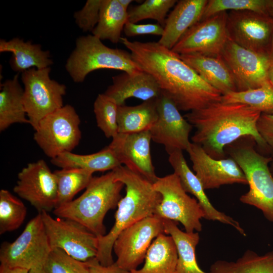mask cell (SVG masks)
<instances>
[{
  "label": "cell",
  "instance_id": "1",
  "mask_svg": "<svg viewBox=\"0 0 273 273\" xmlns=\"http://www.w3.org/2000/svg\"><path fill=\"white\" fill-rule=\"evenodd\" d=\"M120 42L141 69L153 77L161 94L179 111L197 110L221 101V93L171 50L156 41H132L121 37Z\"/></svg>",
  "mask_w": 273,
  "mask_h": 273
},
{
  "label": "cell",
  "instance_id": "2",
  "mask_svg": "<svg viewBox=\"0 0 273 273\" xmlns=\"http://www.w3.org/2000/svg\"><path fill=\"white\" fill-rule=\"evenodd\" d=\"M261 112L241 104L221 101L189 112L187 120L196 130L191 138L211 157L224 158V148L241 138H252L261 148L269 149L257 129Z\"/></svg>",
  "mask_w": 273,
  "mask_h": 273
},
{
  "label": "cell",
  "instance_id": "3",
  "mask_svg": "<svg viewBox=\"0 0 273 273\" xmlns=\"http://www.w3.org/2000/svg\"><path fill=\"white\" fill-rule=\"evenodd\" d=\"M116 179L125 186L126 194L119 201L115 215V223L109 232L98 238L99 245L96 258L104 266L114 261L112 252L113 244L119 234L138 221L154 214L160 203L161 194L153 184L142 175L122 165L112 170Z\"/></svg>",
  "mask_w": 273,
  "mask_h": 273
},
{
  "label": "cell",
  "instance_id": "4",
  "mask_svg": "<svg viewBox=\"0 0 273 273\" xmlns=\"http://www.w3.org/2000/svg\"><path fill=\"white\" fill-rule=\"evenodd\" d=\"M124 186L116 179L114 170L93 176L81 196L55 208L53 213L59 217L80 223L101 237L106 235L105 216L109 210L117 206Z\"/></svg>",
  "mask_w": 273,
  "mask_h": 273
},
{
  "label": "cell",
  "instance_id": "5",
  "mask_svg": "<svg viewBox=\"0 0 273 273\" xmlns=\"http://www.w3.org/2000/svg\"><path fill=\"white\" fill-rule=\"evenodd\" d=\"M234 143L229 154L243 171L249 186V190L241 196L240 201L258 209L273 222V175L269 168L272 157L257 152L253 139Z\"/></svg>",
  "mask_w": 273,
  "mask_h": 273
},
{
  "label": "cell",
  "instance_id": "6",
  "mask_svg": "<svg viewBox=\"0 0 273 273\" xmlns=\"http://www.w3.org/2000/svg\"><path fill=\"white\" fill-rule=\"evenodd\" d=\"M65 69L74 82H83L90 72L101 69L121 70L130 74L143 71L130 52L105 45L93 34L81 36L67 60Z\"/></svg>",
  "mask_w": 273,
  "mask_h": 273
},
{
  "label": "cell",
  "instance_id": "7",
  "mask_svg": "<svg viewBox=\"0 0 273 273\" xmlns=\"http://www.w3.org/2000/svg\"><path fill=\"white\" fill-rule=\"evenodd\" d=\"M51 70L33 68L21 73L24 106L34 130L42 118L64 106L66 86L51 78Z\"/></svg>",
  "mask_w": 273,
  "mask_h": 273
},
{
  "label": "cell",
  "instance_id": "8",
  "mask_svg": "<svg viewBox=\"0 0 273 273\" xmlns=\"http://www.w3.org/2000/svg\"><path fill=\"white\" fill-rule=\"evenodd\" d=\"M153 186L162 197L154 215L181 223L187 233L202 231L203 210L198 201L184 190L175 173L158 177Z\"/></svg>",
  "mask_w": 273,
  "mask_h": 273
},
{
  "label": "cell",
  "instance_id": "9",
  "mask_svg": "<svg viewBox=\"0 0 273 273\" xmlns=\"http://www.w3.org/2000/svg\"><path fill=\"white\" fill-rule=\"evenodd\" d=\"M80 123L75 108L66 105L40 121L34 140L48 157L54 158L78 146L81 137Z\"/></svg>",
  "mask_w": 273,
  "mask_h": 273
},
{
  "label": "cell",
  "instance_id": "10",
  "mask_svg": "<svg viewBox=\"0 0 273 273\" xmlns=\"http://www.w3.org/2000/svg\"><path fill=\"white\" fill-rule=\"evenodd\" d=\"M51 250L41 214L39 213L29 221L14 242L2 244L1 264L29 270L43 268Z\"/></svg>",
  "mask_w": 273,
  "mask_h": 273
},
{
  "label": "cell",
  "instance_id": "11",
  "mask_svg": "<svg viewBox=\"0 0 273 273\" xmlns=\"http://www.w3.org/2000/svg\"><path fill=\"white\" fill-rule=\"evenodd\" d=\"M41 214L52 249H62L74 258L84 262L96 257L99 239L95 234L73 220L54 219L47 212Z\"/></svg>",
  "mask_w": 273,
  "mask_h": 273
},
{
  "label": "cell",
  "instance_id": "12",
  "mask_svg": "<svg viewBox=\"0 0 273 273\" xmlns=\"http://www.w3.org/2000/svg\"><path fill=\"white\" fill-rule=\"evenodd\" d=\"M164 233L162 218L154 215L146 217L123 230L113 244L115 262L128 271L136 269L144 261L154 240Z\"/></svg>",
  "mask_w": 273,
  "mask_h": 273
},
{
  "label": "cell",
  "instance_id": "13",
  "mask_svg": "<svg viewBox=\"0 0 273 273\" xmlns=\"http://www.w3.org/2000/svg\"><path fill=\"white\" fill-rule=\"evenodd\" d=\"M17 177L13 191L20 197L30 203L39 213L54 210L57 199V179L44 160L28 163Z\"/></svg>",
  "mask_w": 273,
  "mask_h": 273
},
{
  "label": "cell",
  "instance_id": "14",
  "mask_svg": "<svg viewBox=\"0 0 273 273\" xmlns=\"http://www.w3.org/2000/svg\"><path fill=\"white\" fill-rule=\"evenodd\" d=\"M220 57L231 72L237 91L259 87L269 82L271 63L268 54L246 49L229 38Z\"/></svg>",
  "mask_w": 273,
  "mask_h": 273
},
{
  "label": "cell",
  "instance_id": "15",
  "mask_svg": "<svg viewBox=\"0 0 273 273\" xmlns=\"http://www.w3.org/2000/svg\"><path fill=\"white\" fill-rule=\"evenodd\" d=\"M227 17V12H222L200 21L183 35L171 50L179 55L220 56L229 39Z\"/></svg>",
  "mask_w": 273,
  "mask_h": 273
},
{
  "label": "cell",
  "instance_id": "16",
  "mask_svg": "<svg viewBox=\"0 0 273 273\" xmlns=\"http://www.w3.org/2000/svg\"><path fill=\"white\" fill-rule=\"evenodd\" d=\"M226 28L229 39L246 49L266 54L273 33V18L251 11H230Z\"/></svg>",
  "mask_w": 273,
  "mask_h": 273
},
{
  "label": "cell",
  "instance_id": "17",
  "mask_svg": "<svg viewBox=\"0 0 273 273\" xmlns=\"http://www.w3.org/2000/svg\"><path fill=\"white\" fill-rule=\"evenodd\" d=\"M156 101L158 117L149 130L152 140L163 145L168 155L177 150L187 151L193 125L168 97L161 94Z\"/></svg>",
  "mask_w": 273,
  "mask_h": 273
},
{
  "label": "cell",
  "instance_id": "18",
  "mask_svg": "<svg viewBox=\"0 0 273 273\" xmlns=\"http://www.w3.org/2000/svg\"><path fill=\"white\" fill-rule=\"evenodd\" d=\"M195 173L205 190L225 185H248L244 173L231 158L216 159L196 144L191 143L187 150Z\"/></svg>",
  "mask_w": 273,
  "mask_h": 273
},
{
  "label": "cell",
  "instance_id": "19",
  "mask_svg": "<svg viewBox=\"0 0 273 273\" xmlns=\"http://www.w3.org/2000/svg\"><path fill=\"white\" fill-rule=\"evenodd\" d=\"M149 130L118 133L108 146L121 164L153 184L158 177L155 171L151 152Z\"/></svg>",
  "mask_w": 273,
  "mask_h": 273
},
{
  "label": "cell",
  "instance_id": "20",
  "mask_svg": "<svg viewBox=\"0 0 273 273\" xmlns=\"http://www.w3.org/2000/svg\"><path fill=\"white\" fill-rule=\"evenodd\" d=\"M168 161L174 173L179 177L184 190L193 195L201 205L205 219L229 225L243 237L246 236V232L238 221L219 211L211 204L200 180L188 166L183 151L177 150L169 154Z\"/></svg>",
  "mask_w": 273,
  "mask_h": 273
},
{
  "label": "cell",
  "instance_id": "21",
  "mask_svg": "<svg viewBox=\"0 0 273 273\" xmlns=\"http://www.w3.org/2000/svg\"><path fill=\"white\" fill-rule=\"evenodd\" d=\"M112 82L104 94L113 99L118 106L124 105L129 98L146 101L157 99L161 94L153 77L144 71L134 74L123 72L113 76Z\"/></svg>",
  "mask_w": 273,
  "mask_h": 273
},
{
  "label": "cell",
  "instance_id": "22",
  "mask_svg": "<svg viewBox=\"0 0 273 273\" xmlns=\"http://www.w3.org/2000/svg\"><path fill=\"white\" fill-rule=\"evenodd\" d=\"M208 0H180L166 19L164 32L158 41L171 50L183 35L199 22Z\"/></svg>",
  "mask_w": 273,
  "mask_h": 273
},
{
  "label": "cell",
  "instance_id": "23",
  "mask_svg": "<svg viewBox=\"0 0 273 273\" xmlns=\"http://www.w3.org/2000/svg\"><path fill=\"white\" fill-rule=\"evenodd\" d=\"M180 58L222 95L237 91L234 78L220 56L198 54L180 55Z\"/></svg>",
  "mask_w": 273,
  "mask_h": 273
},
{
  "label": "cell",
  "instance_id": "24",
  "mask_svg": "<svg viewBox=\"0 0 273 273\" xmlns=\"http://www.w3.org/2000/svg\"><path fill=\"white\" fill-rule=\"evenodd\" d=\"M0 52H11L13 56L9 63L17 73L31 68L43 69L53 64L49 51L42 50L39 44L15 37L9 40H0Z\"/></svg>",
  "mask_w": 273,
  "mask_h": 273
},
{
  "label": "cell",
  "instance_id": "25",
  "mask_svg": "<svg viewBox=\"0 0 273 273\" xmlns=\"http://www.w3.org/2000/svg\"><path fill=\"white\" fill-rule=\"evenodd\" d=\"M17 73L11 79L1 83L0 86V131L16 123H28L23 101L24 89Z\"/></svg>",
  "mask_w": 273,
  "mask_h": 273
},
{
  "label": "cell",
  "instance_id": "26",
  "mask_svg": "<svg viewBox=\"0 0 273 273\" xmlns=\"http://www.w3.org/2000/svg\"><path fill=\"white\" fill-rule=\"evenodd\" d=\"M164 233L170 236L177 252V273H209L199 266L196 257V248L199 243L198 232L187 233L180 230L178 222L163 219Z\"/></svg>",
  "mask_w": 273,
  "mask_h": 273
},
{
  "label": "cell",
  "instance_id": "27",
  "mask_svg": "<svg viewBox=\"0 0 273 273\" xmlns=\"http://www.w3.org/2000/svg\"><path fill=\"white\" fill-rule=\"evenodd\" d=\"M177 252L173 240L162 233L150 246L144 266L130 273H177Z\"/></svg>",
  "mask_w": 273,
  "mask_h": 273
},
{
  "label": "cell",
  "instance_id": "28",
  "mask_svg": "<svg viewBox=\"0 0 273 273\" xmlns=\"http://www.w3.org/2000/svg\"><path fill=\"white\" fill-rule=\"evenodd\" d=\"M156 100L144 101L134 106H119L118 133H131L150 130L158 117Z\"/></svg>",
  "mask_w": 273,
  "mask_h": 273
},
{
  "label": "cell",
  "instance_id": "29",
  "mask_svg": "<svg viewBox=\"0 0 273 273\" xmlns=\"http://www.w3.org/2000/svg\"><path fill=\"white\" fill-rule=\"evenodd\" d=\"M51 161L61 168L83 169L94 173L112 170L122 165L108 146L98 152L87 155L64 152L51 159Z\"/></svg>",
  "mask_w": 273,
  "mask_h": 273
},
{
  "label": "cell",
  "instance_id": "30",
  "mask_svg": "<svg viewBox=\"0 0 273 273\" xmlns=\"http://www.w3.org/2000/svg\"><path fill=\"white\" fill-rule=\"evenodd\" d=\"M127 11L118 0H102L99 20L92 34L101 40L120 42L121 32L128 21Z\"/></svg>",
  "mask_w": 273,
  "mask_h": 273
},
{
  "label": "cell",
  "instance_id": "31",
  "mask_svg": "<svg viewBox=\"0 0 273 273\" xmlns=\"http://www.w3.org/2000/svg\"><path fill=\"white\" fill-rule=\"evenodd\" d=\"M209 273H273V250L260 255L249 249L235 261L216 260Z\"/></svg>",
  "mask_w": 273,
  "mask_h": 273
},
{
  "label": "cell",
  "instance_id": "32",
  "mask_svg": "<svg viewBox=\"0 0 273 273\" xmlns=\"http://www.w3.org/2000/svg\"><path fill=\"white\" fill-rule=\"evenodd\" d=\"M54 172L57 183L55 208L72 201L77 193L86 188L94 173L89 170L79 168H61Z\"/></svg>",
  "mask_w": 273,
  "mask_h": 273
},
{
  "label": "cell",
  "instance_id": "33",
  "mask_svg": "<svg viewBox=\"0 0 273 273\" xmlns=\"http://www.w3.org/2000/svg\"><path fill=\"white\" fill-rule=\"evenodd\" d=\"M221 102L244 104L261 113H271L273 112V86L269 81L259 87L231 92L222 95Z\"/></svg>",
  "mask_w": 273,
  "mask_h": 273
},
{
  "label": "cell",
  "instance_id": "34",
  "mask_svg": "<svg viewBox=\"0 0 273 273\" xmlns=\"http://www.w3.org/2000/svg\"><path fill=\"white\" fill-rule=\"evenodd\" d=\"M27 215V208L9 191H0V234L18 229Z\"/></svg>",
  "mask_w": 273,
  "mask_h": 273
},
{
  "label": "cell",
  "instance_id": "35",
  "mask_svg": "<svg viewBox=\"0 0 273 273\" xmlns=\"http://www.w3.org/2000/svg\"><path fill=\"white\" fill-rule=\"evenodd\" d=\"M118 105L105 94H99L94 104V112L98 127L108 138H113L118 133Z\"/></svg>",
  "mask_w": 273,
  "mask_h": 273
},
{
  "label": "cell",
  "instance_id": "36",
  "mask_svg": "<svg viewBox=\"0 0 273 273\" xmlns=\"http://www.w3.org/2000/svg\"><path fill=\"white\" fill-rule=\"evenodd\" d=\"M176 3L175 0H146L128 10V21L136 23L150 19L164 26L167 14Z\"/></svg>",
  "mask_w": 273,
  "mask_h": 273
},
{
  "label": "cell",
  "instance_id": "37",
  "mask_svg": "<svg viewBox=\"0 0 273 273\" xmlns=\"http://www.w3.org/2000/svg\"><path fill=\"white\" fill-rule=\"evenodd\" d=\"M269 0H209L201 20L222 12L251 11L268 14ZM200 20V21H201Z\"/></svg>",
  "mask_w": 273,
  "mask_h": 273
},
{
  "label": "cell",
  "instance_id": "38",
  "mask_svg": "<svg viewBox=\"0 0 273 273\" xmlns=\"http://www.w3.org/2000/svg\"><path fill=\"white\" fill-rule=\"evenodd\" d=\"M43 269L47 273H89L87 261L77 260L59 248L52 249Z\"/></svg>",
  "mask_w": 273,
  "mask_h": 273
},
{
  "label": "cell",
  "instance_id": "39",
  "mask_svg": "<svg viewBox=\"0 0 273 273\" xmlns=\"http://www.w3.org/2000/svg\"><path fill=\"white\" fill-rule=\"evenodd\" d=\"M102 0H87L83 8L74 14L77 25L83 32L92 31L98 23Z\"/></svg>",
  "mask_w": 273,
  "mask_h": 273
},
{
  "label": "cell",
  "instance_id": "40",
  "mask_svg": "<svg viewBox=\"0 0 273 273\" xmlns=\"http://www.w3.org/2000/svg\"><path fill=\"white\" fill-rule=\"evenodd\" d=\"M123 31L129 37L146 34L161 36L164 32V27L158 24H138L127 21L124 27Z\"/></svg>",
  "mask_w": 273,
  "mask_h": 273
},
{
  "label": "cell",
  "instance_id": "41",
  "mask_svg": "<svg viewBox=\"0 0 273 273\" xmlns=\"http://www.w3.org/2000/svg\"><path fill=\"white\" fill-rule=\"evenodd\" d=\"M257 129L269 149L273 151V112L261 113Z\"/></svg>",
  "mask_w": 273,
  "mask_h": 273
},
{
  "label": "cell",
  "instance_id": "42",
  "mask_svg": "<svg viewBox=\"0 0 273 273\" xmlns=\"http://www.w3.org/2000/svg\"><path fill=\"white\" fill-rule=\"evenodd\" d=\"M86 261L89 266V273H130L119 267L115 262L110 265L104 266L96 257Z\"/></svg>",
  "mask_w": 273,
  "mask_h": 273
},
{
  "label": "cell",
  "instance_id": "43",
  "mask_svg": "<svg viewBox=\"0 0 273 273\" xmlns=\"http://www.w3.org/2000/svg\"><path fill=\"white\" fill-rule=\"evenodd\" d=\"M29 271L19 267H11L2 264L0 265V273H29Z\"/></svg>",
  "mask_w": 273,
  "mask_h": 273
},
{
  "label": "cell",
  "instance_id": "44",
  "mask_svg": "<svg viewBox=\"0 0 273 273\" xmlns=\"http://www.w3.org/2000/svg\"><path fill=\"white\" fill-rule=\"evenodd\" d=\"M268 79L273 86V63H271L268 71Z\"/></svg>",
  "mask_w": 273,
  "mask_h": 273
},
{
  "label": "cell",
  "instance_id": "45",
  "mask_svg": "<svg viewBox=\"0 0 273 273\" xmlns=\"http://www.w3.org/2000/svg\"><path fill=\"white\" fill-rule=\"evenodd\" d=\"M268 56L270 58L271 63H273V33L272 34L269 51H268Z\"/></svg>",
  "mask_w": 273,
  "mask_h": 273
},
{
  "label": "cell",
  "instance_id": "46",
  "mask_svg": "<svg viewBox=\"0 0 273 273\" xmlns=\"http://www.w3.org/2000/svg\"><path fill=\"white\" fill-rule=\"evenodd\" d=\"M121 5L127 11L130 4L132 2L131 0H118Z\"/></svg>",
  "mask_w": 273,
  "mask_h": 273
},
{
  "label": "cell",
  "instance_id": "47",
  "mask_svg": "<svg viewBox=\"0 0 273 273\" xmlns=\"http://www.w3.org/2000/svg\"><path fill=\"white\" fill-rule=\"evenodd\" d=\"M267 13L273 18V0H269L267 6Z\"/></svg>",
  "mask_w": 273,
  "mask_h": 273
},
{
  "label": "cell",
  "instance_id": "48",
  "mask_svg": "<svg viewBox=\"0 0 273 273\" xmlns=\"http://www.w3.org/2000/svg\"><path fill=\"white\" fill-rule=\"evenodd\" d=\"M29 273H47L43 268H37L31 269L29 271Z\"/></svg>",
  "mask_w": 273,
  "mask_h": 273
},
{
  "label": "cell",
  "instance_id": "49",
  "mask_svg": "<svg viewBox=\"0 0 273 273\" xmlns=\"http://www.w3.org/2000/svg\"><path fill=\"white\" fill-rule=\"evenodd\" d=\"M269 168L270 171L273 175V157H272L271 160L269 163Z\"/></svg>",
  "mask_w": 273,
  "mask_h": 273
}]
</instances>
